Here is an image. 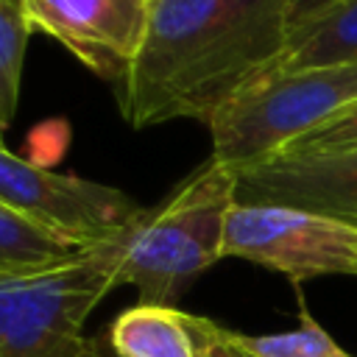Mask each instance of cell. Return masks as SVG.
<instances>
[{
  "instance_id": "cell-1",
  "label": "cell",
  "mask_w": 357,
  "mask_h": 357,
  "mask_svg": "<svg viewBox=\"0 0 357 357\" xmlns=\"http://www.w3.org/2000/svg\"><path fill=\"white\" fill-rule=\"evenodd\" d=\"M296 0H151L142 50L117 106L128 126L201 120L284 53Z\"/></svg>"
},
{
  "instance_id": "cell-2",
  "label": "cell",
  "mask_w": 357,
  "mask_h": 357,
  "mask_svg": "<svg viewBox=\"0 0 357 357\" xmlns=\"http://www.w3.org/2000/svg\"><path fill=\"white\" fill-rule=\"evenodd\" d=\"M237 176L212 156L156 209H142L114 237V282L139 293L142 304H167L223 259Z\"/></svg>"
},
{
  "instance_id": "cell-3",
  "label": "cell",
  "mask_w": 357,
  "mask_h": 357,
  "mask_svg": "<svg viewBox=\"0 0 357 357\" xmlns=\"http://www.w3.org/2000/svg\"><path fill=\"white\" fill-rule=\"evenodd\" d=\"M114 287V237L56 262L0 271V357H86L84 324Z\"/></svg>"
},
{
  "instance_id": "cell-4",
  "label": "cell",
  "mask_w": 357,
  "mask_h": 357,
  "mask_svg": "<svg viewBox=\"0 0 357 357\" xmlns=\"http://www.w3.org/2000/svg\"><path fill=\"white\" fill-rule=\"evenodd\" d=\"M357 103V64L268 70L226 100L206 123L212 159L243 167L273 156Z\"/></svg>"
},
{
  "instance_id": "cell-5",
  "label": "cell",
  "mask_w": 357,
  "mask_h": 357,
  "mask_svg": "<svg viewBox=\"0 0 357 357\" xmlns=\"http://www.w3.org/2000/svg\"><path fill=\"white\" fill-rule=\"evenodd\" d=\"M223 257L262 265L296 284L318 276H357V223L237 201L229 212Z\"/></svg>"
},
{
  "instance_id": "cell-6",
  "label": "cell",
  "mask_w": 357,
  "mask_h": 357,
  "mask_svg": "<svg viewBox=\"0 0 357 357\" xmlns=\"http://www.w3.org/2000/svg\"><path fill=\"white\" fill-rule=\"evenodd\" d=\"M0 204L81 248L117 237L142 212L123 190L56 173L0 145Z\"/></svg>"
},
{
  "instance_id": "cell-7",
  "label": "cell",
  "mask_w": 357,
  "mask_h": 357,
  "mask_svg": "<svg viewBox=\"0 0 357 357\" xmlns=\"http://www.w3.org/2000/svg\"><path fill=\"white\" fill-rule=\"evenodd\" d=\"M22 11L31 33H47L117 86L142 50L151 0H22Z\"/></svg>"
},
{
  "instance_id": "cell-8",
  "label": "cell",
  "mask_w": 357,
  "mask_h": 357,
  "mask_svg": "<svg viewBox=\"0 0 357 357\" xmlns=\"http://www.w3.org/2000/svg\"><path fill=\"white\" fill-rule=\"evenodd\" d=\"M231 170L240 204H276L357 223V145L279 151Z\"/></svg>"
},
{
  "instance_id": "cell-9",
  "label": "cell",
  "mask_w": 357,
  "mask_h": 357,
  "mask_svg": "<svg viewBox=\"0 0 357 357\" xmlns=\"http://www.w3.org/2000/svg\"><path fill=\"white\" fill-rule=\"evenodd\" d=\"M218 324L167 304H134L106 329L114 357H206Z\"/></svg>"
},
{
  "instance_id": "cell-10",
  "label": "cell",
  "mask_w": 357,
  "mask_h": 357,
  "mask_svg": "<svg viewBox=\"0 0 357 357\" xmlns=\"http://www.w3.org/2000/svg\"><path fill=\"white\" fill-rule=\"evenodd\" d=\"M357 64V0H310L293 17L273 70Z\"/></svg>"
},
{
  "instance_id": "cell-11",
  "label": "cell",
  "mask_w": 357,
  "mask_h": 357,
  "mask_svg": "<svg viewBox=\"0 0 357 357\" xmlns=\"http://www.w3.org/2000/svg\"><path fill=\"white\" fill-rule=\"evenodd\" d=\"M231 343L248 357H354L349 354L301 304L298 326L276 335H240L231 332Z\"/></svg>"
},
{
  "instance_id": "cell-12",
  "label": "cell",
  "mask_w": 357,
  "mask_h": 357,
  "mask_svg": "<svg viewBox=\"0 0 357 357\" xmlns=\"http://www.w3.org/2000/svg\"><path fill=\"white\" fill-rule=\"evenodd\" d=\"M75 251H81V245L28 223L0 204V271L56 262Z\"/></svg>"
},
{
  "instance_id": "cell-13",
  "label": "cell",
  "mask_w": 357,
  "mask_h": 357,
  "mask_svg": "<svg viewBox=\"0 0 357 357\" xmlns=\"http://www.w3.org/2000/svg\"><path fill=\"white\" fill-rule=\"evenodd\" d=\"M28 36L31 28L22 11V0H0V131L3 134L17 112Z\"/></svg>"
},
{
  "instance_id": "cell-14",
  "label": "cell",
  "mask_w": 357,
  "mask_h": 357,
  "mask_svg": "<svg viewBox=\"0 0 357 357\" xmlns=\"http://www.w3.org/2000/svg\"><path fill=\"white\" fill-rule=\"evenodd\" d=\"M351 145H357V103L343 109L326 126L293 139L282 151H329V148H351Z\"/></svg>"
},
{
  "instance_id": "cell-15",
  "label": "cell",
  "mask_w": 357,
  "mask_h": 357,
  "mask_svg": "<svg viewBox=\"0 0 357 357\" xmlns=\"http://www.w3.org/2000/svg\"><path fill=\"white\" fill-rule=\"evenodd\" d=\"M206 357H243V351L231 343V329H223L218 324L212 340H209V349H206Z\"/></svg>"
},
{
  "instance_id": "cell-16",
  "label": "cell",
  "mask_w": 357,
  "mask_h": 357,
  "mask_svg": "<svg viewBox=\"0 0 357 357\" xmlns=\"http://www.w3.org/2000/svg\"><path fill=\"white\" fill-rule=\"evenodd\" d=\"M86 357H114L112 354V349L103 343V337H92V343H89V354Z\"/></svg>"
},
{
  "instance_id": "cell-17",
  "label": "cell",
  "mask_w": 357,
  "mask_h": 357,
  "mask_svg": "<svg viewBox=\"0 0 357 357\" xmlns=\"http://www.w3.org/2000/svg\"><path fill=\"white\" fill-rule=\"evenodd\" d=\"M0 145H3V131H0Z\"/></svg>"
},
{
  "instance_id": "cell-18",
  "label": "cell",
  "mask_w": 357,
  "mask_h": 357,
  "mask_svg": "<svg viewBox=\"0 0 357 357\" xmlns=\"http://www.w3.org/2000/svg\"><path fill=\"white\" fill-rule=\"evenodd\" d=\"M243 357H248V354H245V351H243Z\"/></svg>"
}]
</instances>
